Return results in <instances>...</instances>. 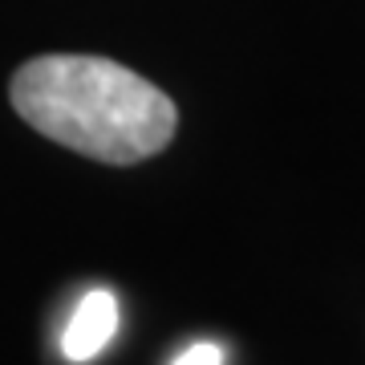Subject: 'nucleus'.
I'll return each instance as SVG.
<instances>
[{"label": "nucleus", "mask_w": 365, "mask_h": 365, "mask_svg": "<svg viewBox=\"0 0 365 365\" xmlns=\"http://www.w3.org/2000/svg\"><path fill=\"white\" fill-rule=\"evenodd\" d=\"M118 333V300L110 288H90L81 304L73 309L66 333H61V353L69 361H90L114 341Z\"/></svg>", "instance_id": "nucleus-2"}, {"label": "nucleus", "mask_w": 365, "mask_h": 365, "mask_svg": "<svg viewBox=\"0 0 365 365\" xmlns=\"http://www.w3.org/2000/svg\"><path fill=\"white\" fill-rule=\"evenodd\" d=\"M170 365H223V349L215 341H199V345H187Z\"/></svg>", "instance_id": "nucleus-3"}, {"label": "nucleus", "mask_w": 365, "mask_h": 365, "mask_svg": "<svg viewBox=\"0 0 365 365\" xmlns=\"http://www.w3.org/2000/svg\"><path fill=\"white\" fill-rule=\"evenodd\" d=\"M9 98L49 143L110 167L158 155L179 126V110L167 93L110 57H33L13 73Z\"/></svg>", "instance_id": "nucleus-1"}]
</instances>
